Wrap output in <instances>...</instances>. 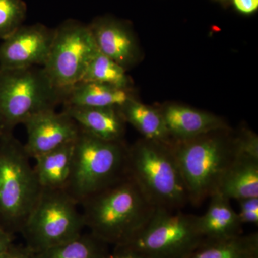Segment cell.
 I'll return each instance as SVG.
<instances>
[{
    "mask_svg": "<svg viewBox=\"0 0 258 258\" xmlns=\"http://www.w3.org/2000/svg\"><path fill=\"white\" fill-rule=\"evenodd\" d=\"M23 124L28 134L24 146L32 159L74 142L81 132L77 123L66 112L57 113L55 110L32 115Z\"/></svg>",
    "mask_w": 258,
    "mask_h": 258,
    "instance_id": "11",
    "label": "cell"
},
{
    "mask_svg": "<svg viewBox=\"0 0 258 258\" xmlns=\"http://www.w3.org/2000/svg\"><path fill=\"white\" fill-rule=\"evenodd\" d=\"M240 210L237 212L241 223L258 224V197L237 200Z\"/></svg>",
    "mask_w": 258,
    "mask_h": 258,
    "instance_id": "24",
    "label": "cell"
},
{
    "mask_svg": "<svg viewBox=\"0 0 258 258\" xmlns=\"http://www.w3.org/2000/svg\"><path fill=\"white\" fill-rule=\"evenodd\" d=\"M205 241L199 216L156 208L143 230L125 245L144 258H187Z\"/></svg>",
    "mask_w": 258,
    "mask_h": 258,
    "instance_id": "8",
    "label": "cell"
},
{
    "mask_svg": "<svg viewBox=\"0 0 258 258\" xmlns=\"http://www.w3.org/2000/svg\"><path fill=\"white\" fill-rule=\"evenodd\" d=\"M217 191L230 200L258 197V142L254 134L237 138V152Z\"/></svg>",
    "mask_w": 258,
    "mask_h": 258,
    "instance_id": "12",
    "label": "cell"
},
{
    "mask_svg": "<svg viewBox=\"0 0 258 258\" xmlns=\"http://www.w3.org/2000/svg\"><path fill=\"white\" fill-rule=\"evenodd\" d=\"M232 5L239 13L251 15L258 9V0H231Z\"/></svg>",
    "mask_w": 258,
    "mask_h": 258,
    "instance_id": "25",
    "label": "cell"
},
{
    "mask_svg": "<svg viewBox=\"0 0 258 258\" xmlns=\"http://www.w3.org/2000/svg\"><path fill=\"white\" fill-rule=\"evenodd\" d=\"M2 132H3V130H2V128H0V134H1Z\"/></svg>",
    "mask_w": 258,
    "mask_h": 258,
    "instance_id": "29",
    "label": "cell"
},
{
    "mask_svg": "<svg viewBox=\"0 0 258 258\" xmlns=\"http://www.w3.org/2000/svg\"><path fill=\"white\" fill-rule=\"evenodd\" d=\"M13 245V235L0 227V256Z\"/></svg>",
    "mask_w": 258,
    "mask_h": 258,
    "instance_id": "27",
    "label": "cell"
},
{
    "mask_svg": "<svg viewBox=\"0 0 258 258\" xmlns=\"http://www.w3.org/2000/svg\"><path fill=\"white\" fill-rule=\"evenodd\" d=\"M55 29L41 23L22 25L0 45V69L43 66L53 40Z\"/></svg>",
    "mask_w": 258,
    "mask_h": 258,
    "instance_id": "10",
    "label": "cell"
},
{
    "mask_svg": "<svg viewBox=\"0 0 258 258\" xmlns=\"http://www.w3.org/2000/svg\"><path fill=\"white\" fill-rule=\"evenodd\" d=\"M99 52L126 69L136 57L133 34L128 25L111 17H101L88 25Z\"/></svg>",
    "mask_w": 258,
    "mask_h": 258,
    "instance_id": "13",
    "label": "cell"
},
{
    "mask_svg": "<svg viewBox=\"0 0 258 258\" xmlns=\"http://www.w3.org/2000/svg\"><path fill=\"white\" fill-rule=\"evenodd\" d=\"M128 148L81 130L75 141L72 169L66 190L78 204L128 175Z\"/></svg>",
    "mask_w": 258,
    "mask_h": 258,
    "instance_id": "5",
    "label": "cell"
},
{
    "mask_svg": "<svg viewBox=\"0 0 258 258\" xmlns=\"http://www.w3.org/2000/svg\"><path fill=\"white\" fill-rule=\"evenodd\" d=\"M161 113L173 142L189 140L214 131L227 128L220 117L181 105H169Z\"/></svg>",
    "mask_w": 258,
    "mask_h": 258,
    "instance_id": "14",
    "label": "cell"
},
{
    "mask_svg": "<svg viewBox=\"0 0 258 258\" xmlns=\"http://www.w3.org/2000/svg\"><path fill=\"white\" fill-rule=\"evenodd\" d=\"M220 1H226V0H220Z\"/></svg>",
    "mask_w": 258,
    "mask_h": 258,
    "instance_id": "30",
    "label": "cell"
},
{
    "mask_svg": "<svg viewBox=\"0 0 258 258\" xmlns=\"http://www.w3.org/2000/svg\"><path fill=\"white\" fill-rule=\"evenodd\" d=\"M187 258H258V234L204 241Z\"/></svg>",
    "mask_w": 258,
    "mask_h": 258,
    "instance_id": "20",
    "label": "cell"
},
{
    "mask_svg": "<svg viewBox=\"0 0 258 258\" xmlns=\"http://www.w3.org/2000/svg\"><path fill=\"white\" fill-rule=\"evenodd\" d=\"M133 98L128 89L95 82L76 83L64 94V106L120 108Z\"/></svg>",
    "mask_w": 258,
    "mask_h": 258,
    "instance_id": "17",
    "label": "cell"
},
{
    "mask_svg": "<svg viewBox=\"0 0 258 258\" xmlns=\"http://www.w3.org/2000/svg\"><path fill=\"white\" fill-rule=\"evenodd\" d=\"M80 207L90 233L115 247L133 240L156 210L128 174L83 200Z\"/></svg>",
    "mask_w": 258,
    "mask_h": 258,
    "instance_id": "1",
    "label": "cell"
},
{
    "mask_svg": "<svg viewBox=\"0 0 258 258\" xmlns=\"http://www.w3.org/2000/svg\"><path fill=\"white\" fill-rule=\"evenodd\" d=\"M64 96L42 67L0 69V128L13 132L32 115L55 110Z\"/></svg>",
    "mask_w": 258,
    "mask_h": 258,
    "instance_id": "6",
    "label": "cell"
},
{
    "mask_svg": "<svg viewBox=\"0 0 258 258\" xmlns=\"http://www.w3.org/2000/svg\"><path fill=\"white\" fill-rule=\"evenodd\" d=\"M0 258H31V252L25 246L13 244Z\"/></svg>",
    "mask_w": 258,
    "mask_h": 258,
    "instance_id": "26",
    "label": "cell"
},
{
    "mask_svg": "<svg viewBox=\"0 0 258 258\" xmlns=\"http://www.w3.org/2000/svg\"><path fill=\"white\" fill-rule=\"evenodd\" d=\"M74 143L64 144L34 159V170L42 189H66L72 169Z\"/></svg>",
    "mask_w": 258,
    "mask_h": 258,
    "instance_id": "18",
    "label": "cell"
},
{
    "mask_svg": "<svg viewBox=\"0 0 258 258\" xmlns=\"http://www.w3.org/2000/svg\"><path fill=\"white\" fill-rule=\"evenodd\" d=\"M227 128L189 140L173 142L172 149L187 190L189 202L199 206L218 190L237 152V138L229 139Z\"/></svg>",
    "mask_w": 258,
    "mask_h": 258,
    "instance_id": "2",
    "label": "cell"
},
{
    "mask_svg": "<svg viewBox=\"0 0 258 258\" xmlns=\"http://www.w3.org/2000/svg\"><path fill=\"white\" fill-rule=\"evenodd\" d=\"M107 258H144L131 249L122 247H115L113 253L109 254Z\"/></svg>",
    "mask_w": 258,
    "mask_h": 258,
    "instance_id": "28",
    "label": "cell"
},
{
    "mask_svg": "<svg viewBox=\"0 0 258 258\" xmlns=\"http://www.w3.org/2000/svg\"><path fill=\"white\" fill-rule=\"evenodd\" d=\"M107 245L90 232L82 233L46 250L31 253V258H107L110 254Z\"/></svg>",
    "mask_w": 258,
    "mask_h": 258,
    "instance_id": "21",
    "label": "cell"
},
{
    "mask_svg": "<svg viewBox=\"0 0 258 258\" xmlns=\"http://www.w3.org/2000/svg\"><path fill=\"white\" fill-rule=\"evenodd\" d=\"M118 110L125 121L133 125L144 139L172 145L161 111L134 99Z\"/></svg>",
    "mask_w": 258,
    "mask_h": 258,
    "instance_id": "19",
    "label": "cell"
},
{
    "mask_svg": "<svg viewBox=\"0 0 258 258\" xmlns=\"http://www.w3.org/2000/svg\"><path fill=\"white\" fill-rule=\"evenodd\" d=\"M81 81L103 83L123 89H128L129 85L124 68L100 52L88 64Z\"/></svg>",
    "mask_w": 258,
    "mask_h": 258,
    "instance_id": "22",
    "label": "cell"
},
{
    "mask_svg": "<svg viewBox=\"0 0 258 258\" xmlns=\"http://www.w3.org/2000/svg\"><path fill=\"white\" fill-rule=\"evenodd\" d=\"M62 111L83 132L107 142H122L125 121L118 108L64 106Z\"/></svg>",
    "mask_w": 258,
    "mask_h": 258,
    "instance_id": "15",
    "label": "cell"
},
{
    "mask_svg": "<svg viewBox=\"0 0 258 258\" xmlns=\"http://www.w3.org/2000/svg\"><path fill=\"white\" fill-rule=\"evenodd\" d=\"M80 205L64 189H42L20 233L31 253L76 238L86 228Z\"/></svg>",
    "mask_w": 258,
    "mask_h": 258,
    "instance_id": "7",
    "label": "cell"
},
{
    "mask_svg": "<svg viewBox=\"0 0 258 258\" xmlns=\"http://www.w3.org/2000/svg\"><path fill=\"white\" fill-rule=\"evenodd\" d=\"M171 146L142 139L128 149V173L156 208L179 210L189 197Z\"/></svg>",
    "mask_w": 258,
    "mask_h": 258,
    "instance_id": "3",
    "label": "cell"
},
{
    "mask_svg": "<svg viewBox=\"0 0 258 258\" xmlns=\"http://www.w3.org/2000/svg\"><path fill=\"white\" fill-rule=\"evenodd\" d=\"M27 12L24 0H0V39L9 37L23 25Z\"/></svg>",
    "mask_w": 258,
    "mask_h": 258,
    "instance_id": "23",
    "label": "cell"
},
{
    "mask_svg": "<svg viewBox=\"0 0 258 258\" xmlns=\"http://www.w3.org/2000/svg\"><path fill=\"white\" fill-rule=\"evenodd\" d=\"M98 52L88 25L69 19L55 28L50 52L42 68L52 83L66 94L81 82Z\"/></svg>",
    "mask_w": 258,
    "mask_h": 258,
    "instance_id": "9",
    "label": "cell"
},
{
    "mask_svg": "<svg viewBox=\"0 0 258 258\" xmlns=\"http://www.w3.org/2000/svg\"><path fill=\"white\" fill-rule=\"evenodd\" d=\"M205 215L199 216V227L205 241L225 240L242 235V224L230 200L216 191L210 198Z\"/></svg>",
    "mask_w": 258,
    "mask_h": 258,
    "instance_id": "16",
    "label": "cell"
},
{
    "mask_svg": "<svg viewBox=\"0 0 258 258\" xmlns=\"http://www.w3.org/2000/svg\"><path fill=\"white\" fill-rule=\"evenodd\" d=\"M25 146L12 132L0 134V227L20 232L41 193Z\"/></svg>",
    "mask_w": 258,
    "mask_h": 258,
    "instance_id": "4",
    "label": "cell"
}]
</instances>
